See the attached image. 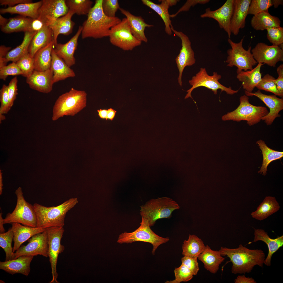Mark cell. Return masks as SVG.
Returning <instances> with one entry per match:
<instances>
[{
  "label": "cell",
  "instance_id": "cell-15",
  "mask_svg": "<svg viewBox=\"0 0 283 283\" xmlns=\"http://www.w3.org/2000/svg\"><path fill=\"white\" fill-rule=\"evenodd\" d=\"M171 29L172 31L180 38L181 41V48L175 59L179 71L178 82L181 86L182 75L184 69L187 66H192L195 64L196 59L194 52L191 47V42L187 36L181 31L175 30L173 27Z\"/></svg>",
  "mask_w": 283,
  "mask_h": 283
},
{
  "label": "cell",
  "instance_id": "cell-37",
  "mask_svg": "<svg viewBox=\"0 0 283 283\" xmlns=\"http://www.w3.org/2000/svg\"><path fill=\"white\" fill-rule=\"evenodd\" d=\"M206 246L202 240L194 235H189L188 239L182 244V254L184 256L198 257L203 252Z\"/></svg>",
  "mask_w": 283,
  "mask_h": 283
},
{
  "label": "cell",
  "instance_id": "cell-14",
  "mask_svg": "<svg viewBox=\"0 0 283 283\" xmlns=\"http://www.w3.org/2000/svg\"><path fill=\"white\" fill-rule=\"evenodd\" d=\"M28 243L20 246L14 253V259L22 256L37 255L48 257V245L47 230L37 234L28 240Z\"/></svg>",
  "mask_w": 283,
  "mask_h": 283
},
{
  "label": "cell",
  "instance_id": "cell-34",
  "mask_svg": "<svg viewBox=\"0 0 283 283\" xmlns=\"http://www.w3.org/2000/svg\"><path fill=\"white\" fill-rule=\"evenodd\" d=\"M34 19L20 16L9 18L7 24L1 27V30L6 33L24 31L33 32L32 24Z\"/></svg>",
  "mask_w": 283,
  "mask_h": 283
},
{
  "label": "cell",
  "instance_id": "cell-3",
  "mask_svg": "<svg viewBox=\"0 0 283 283\" xmlns=\"http://www.w3.org/2000/svg\"><path fill=\"white\" fill-rule=\"evenodd\" d=\"M76 198H71L57 206L47 207L35 203L33 205L37 219V227L45 229L63 227L67 213L78 203Z\"/></svg>",
  "mask_w": 283,
  "mask_h": 283
},
{
  "label": "cell",
  "instance_id": "cell-26",
  "mask_svg": "<svg viewBox=\"0 0 283 283\" xmlns=\"http://www.w3.org/2000/svg\"><path fill=\"white\" fill-rule=\"evenodd\" d=\"M119 9L127 19L131 32L134 36L142 42H147L148 40L145 35L144 30L146 28H150L154 25L146 23L140 16L134 15L128 11L121 8Z\"/></svg>",
  "mask_w": 283,
  "mask_h": 283
},
{
  "label": "cell",
  "instance_id": "cell-40",
  "mask_svg": "<svg viewBox=\"0 0 283 283\" xmlns=\"http://www.w3.org/2000/svg\"><path fill=\"white\" fill-rule=\"evenodd\" d=\"M69 10L78 15H88L92 8L93 2L90 0H67Z\"/></svg>",
  "mask_w": 283,
  "mask_h": 283
},
{
  "label": "cell",
  "instance_id": "cell-44",
  "mask_svg": "<svg viewBox=\"0 0 283 283\" xmlns=\"http://www.w3.org/2000/svg\"><path fill=\"white\" fill-rule=\"evenodd\" d=\"M273 6L272 0H252L250 4L248 14L256 15L260 13L268 11V9Z\"/></svg>",
  "mask_w": 283,
  "mask_h": 283
},
{
  "label": "cell",
  "instance_id": "cell-6",
  "mask_svg": "<svg viewBox=\"0 0 283 283\" xmlns=\"http://www.w3.org/2000/svg\"><path fill=\"white\" fill-rule=\"evenodd\" d=\"M140 207V214L147 220L150 227L158 219L170 218L174 210L180 208L176 202L167 197L151 199Z\"/></svg>",
  "mask_w": 283,
  "mask_h": 283
},
{
  "label": "cell",
  "instance_id": "cell-1",
  "mask_svg": "<svg viewBox=\"0 0 283 283\" xmlns=\"http://www.w3.org/2000/svg\"><path fill=\"white\" fill-rule=\"evenodd\" d=\"M219 251L221 256L229 258L232 264L231 272L235 274L249 273L256 265L262 267L265 259L262 250L250 249L242 244L236 248L221 247Z\"/></svg>",
  "mask_w": 283,
  "mask_h": 283
},
{
  "label": "cell",
  "instance_id": "cell-21",
  "mask_svg": "<svg viewBox=\"0 0 283 283\" xmlns=\"http://www.w3.org/2000/svg\"><path fill=\"white\" fill-rule=\"evenodd\" d=\"M82 30V26H79L75 34L68 42L64 44L58 43L54 49L56 54L70 67L75 63L74 54Z\"/></svg>",
  "mask_w": 283,
  "mask_h": 283
},
{
  "label": "cell",
  "instance_id": "cell-54",
  "mask_svg": "<svg viewBox=\"0 0 283 283\" xmlns=\"http://www.w3.org/2000/svg\"><path fill=\"white\" fill-rule=\"evenodd\" d=\"M11 48L4 45L0 47V69L6 65L7 63L5 57Z\"/></svg>",
  "mask_w": 283,
  "mask_h": 283
},
{
  "label": "cell",
  "instance_id": "cell-36",
  "mask_svg": "<svg viewBox=\"0 0 283 283\" xmlns=\"http://www.w3.org/2000/svg\"><path fill=\"white\" fill-rule=\"evenodd\" d=\"M53 47L52 42L36 52L33 57L35 70L43 71L51 67V52Z\"/></svg>",
  "mask_w": 283,
  "mask_h": 283
},
{
  "label": "cell",
  "instance_id": "cell-42",
  "mask_svg": "<svg viewBox=\"0 0 283 283\" xmlns=\"http://www.w3.org/2000/svg\"><path fill=\"white\" fill-rule=\"evenodd\" d=\"M23 73L22 75L27 78L35 70L33 57L29 52L26 53L16 62Z\"/></svg>",
  "mask_w": 283,
  "mask_h": 283
},
{
  "label": "cell",
  "instance_id": "cell-57",
  "mask_svg": "<svg viewBox=\"0 0 283 283\" xmlns=\"http://www.w3.org/2000/svg\"><path fill=\"white\" fill-rule=\"evenodd\" d=\"M116 111L112 108L108 109L107 110V114L106 120L107 119L112 120L114 118Z\"/></svg>",
  "mask_w": 283,
  "mask_h": 283
},
{
  "label": "cell",
  "instance_id": "cell-35",
  "mask_svg": "<svg viewBox=\"0 0 283 283\" xmlns=\"http://www.w3.org/2000/svg\"><path fill=\"white\" fill-rule=\"evenodd\" d=\"M281 21L279 19L271 15L268 11L263 12L254 15L251 21V24L253 28L257 30L263 31L280 26Z\"/></svg>",
  "mask_w": 283,
  "mask_h": 283
},
{
  "label": "cell",
  "instance_id": "cell-58",
  "mask_svg": "<svg viewBox=\"0 0 283 283\" xmlns=\"http://www.w3.org/2000/svg\"><path fill=\"white\" fill-rule=\"evenodd\" d=\"M97 112L99 116L101 118L106 119L107 114V110L100 109L97 110Z\"/></svg>",
  "mask_w": 283,
  "mask_h": 283
},
{
  "label": "cell",
  "instance_id": "cell-39",
  "mask_svg": "<svg viewBox=\"0 0 283 283\" xmlns=\"http://www.w3.org/2000/svg\"><path fill=\"white\" fill-rule=\"evenodd\" d=\"M259 148L261 150L263 157L262 165L258 173L260 172L265 175L267 171V168L270 163L272 161L280 159L283 157V152L275 150L268 147L265 142L260 140L257 141Z\"/></svg>",
  "mask_w": 283,
  "mask_h": 283
},
{
  "label": "cell",
  "instance_id": "cell-16",
  "mask_svg": "<svg viewBox=\"0 0 283 283\" xmlns=\"http://www.w3.org/2000/svg\"><path fill=\"white\" fill-rule=\"evenodd\" d=\"M251 52L257 63L275 67L278 62L283 61V49L279 46L259 42L251 49Z\"/></svg>",
  "mask_w": 283,
  "mask_h": 283
},
{
  "label": "cell",
  "instance_id": "cell-50",
  "mask_svg": "<svg viewBox=\"0 0 283 283\" xmlns=\"http://www.w3.org/2000/svg\"><path fill=\"white\" fill-rule=\"evenodd\" d=\"M197 259V257L184 256L181 259L182 264L188 268L193 275H196L199 270Z\"/></svg>",
  "mask_w": 283,
  "mask_h": 283
},
{
  "label": "cell",
  "instance_id": "cell-28",
  "mask_svg": "<svg viewBox=\"0 0 283 283\" xmlns=\"http://www.w3.org/2000/svg\"><path fill=\"white\" fill-rule=\"evenodd\" d=\"M264 64L259 63L252 70L237 72V78L242 83L243 88L245 91L252 92L254 88L260 82L262 78L260 68Z\"/></svg>",
  "mask_w": 283,
  "mask_h": 283
},
{
  "label": "cell",
  "instance_id": "cell-62",
  "mask_svg": "<svg viewBox=\"0 0 283 283\" xmlns=\"http://www.w3.org/2000/svg\"><path fill=\"white\" fill-rule=\"evenodd\" d=\"M2 178V174L0 170V195H1L2 193L3 189V183Z\"/></svg>",
  "mask_w": 283,
  "mask_h": 283
},
{
  "label": "cell",
  "instance_id": "cell-41",
  "mask_svg": "<svg viewBox=\"0 0 283 283\" xmlns=\"http://www.w3.org/2000/svg\"><path fill=\"white\" fill-rule=\"evenodd\" d=\"M14 234L11 228L4 233H0V246L4 251L6 254V260L8 261L14 259V253L12 247V243Z\"/></svg>",
  "mask_w": 283,
  "mask_h": 283
},
{
  "label": "cell",
  "instance_id": "cell-2",
  "mask_svg": "<svg viewBox=\"0 0 283 283\" xmlns=\"http://www.w3.org/2000/svg\"><path fill=\"white\" fill-rule=\"evenodd\" d=\"M102 0H96L82 25L81 33L83 39H95L108 37L111 28L121 22L119 18L109 17L104 13L102 8Z\"/></svg>",
  "mask_w": 283,
  "mask_h": 283
},
{
  "label": "cell",
  "instance_id": "cell-55",
  "mask_svg": "<svg viewBox=\"0 0 283 283\" xmlns=\"http://www.w3.org/2000/svg\"><path fill=\"white\" fill-rule=\"evenodd\" d=\"M30 0H0L1 5L8 6V7L14 6L17 5L32 2Z\"/></svg>",
  "mask_w": 283,
  "mask_h": 283
},
{
  "label": "cell",
  "instance_id": "cell-13",
  "mask_svg": "<svg viewBox=\"0 0 283 283\" xmlns=\"http://www.w3.org/2000/svg\"><path fill=\"white\" fill-rule=\"evenodd\" d=\"M37 19L50 26L58 18L66 15L69 9L65 0H43Z\"/></svg>",
  "mask_w": 283,
  "mask_h": 283
},
{
  "label": "cell",
  "instance_id": "cell-29",
  "mask_svg": "<svg viewBox=\"0 0 283 283\" xmlns=\"http://www.w3.org/2000/svg\"><path fill=\"white\" fill-rule=\"evenodd\" d=\"M74 14L73 11L69 10L66 15L58 18L50 26L53 32L54 47L58 44L57 38L59 34L68 35L72 32L75 23L72 20V18Z\"/></svg>",
  "mask_w": 283,
  "mask_h": 283
},
{
  "label": "cell",
  "instance_id": "cell-27",
  "mask_svg": "<svg viewBox=\"0 0 283 283\" xmlns=\"http://www.w3.org/2000/svg\"><path fill=\"white\" fill-rule=\"evenodd\" d=\"M53 34L51 28L44 25L34 35L29 45L28 52L33 57L36 52L52 42Z\"/></svg>",
  "mask_w": 283,
  "mask_h": 283
},
{
  "label": "cell",
  "instance_id": "cell-8",
  "mask_svg": "<svg viewBox=\"0 0 283 283\" xmlns=\"http://www.w3.org/2000/svg\"><path fill=\"white\" fill-rule=\"evenodd\" d=\"M140 224V226L133 232L129 233L125 232L121 233L119 236L117 242L122 244L142 241L150 243L153 246L152 253L154 255L160 245L168 242L170 240L168 237L163 238L154 233L146 219L142 217Z\"/></svg>",
  "mask_w": 283,
  "mask_h": 283
},
{
  "label": "cell",
  "instance_id": "cell-4",
  "mask_svg": "<svg viewBox=\"0 0 283 283\" xmlns=\"http://www.w3.org/2000/svg\"><path fill=\"white\" fill-rule=\"evenodd\" d=\"M87 95L85 91L72 88L60 96L53 107L52 121L65 116H73L79 112L86 106Z\"/></svg>",
  "mask_w": 283,
  "mask_h": 283
},
{
  "label": "cell",
  "instance_id": "cell-47",
  "mask_svg": "<svg viewBox=\"0 0 283 283\" xmlns=\"http://www.w3.org/2000/svg\"><path fill=\"white\" fill-rule=\"evenodd\" d=\"M102 8L105 14L111 18L116 17V13L120 8L118 0H102Z\"/></svg>",
  "mask_w": 283,
  "mask_h": 283
},
{
  "label": "cell",
  "instance_id": "cell-32",
  "mask_svg": "<svg viewBox=\"0 0 283 283\" xmlns=\"http://www.w3.org/2000/svg\"><path fill=\"white\" fill-rule=\"evenodd\" d=\"M42 3V1H41L35 3L19 4L14 6L1 9L0 12L1 14L7 13L18 14L24 17L36 19L38 18V10Z\"/></svg>",
  "mask_w": 283,
  "mask_h": 283
},
{
  "label": "cell",
  "instance_id": "cell-31",
  "mask_svg": "<svg viewBox=\"0 0 283 283\" xmlns=\"http://www.w3.org/2000/svg\"><path fill=\"white\" fill-rule=\"evenodd\" d=\"M197 258L203 263L205 268L213 274L217 272L220 265L225 259L219 251L212 250L208 245Z\"/></svg>",
  "mask_w": 283,
  "mask_h": 283
},
{
  "label": "cell",
  "instance_id": "cell-60",
  "mask_svg": "<svg viewBox=\"0 0 283 283\" xmlns=\"http://www.w3.org/2000/svg\"><path fill=\"white\" fill-rule=\"evenodd\" d=\"M8 19L3 17L0 15V25L1 27L5 26L8 22Z\"/></svg>",
  "mask_w": 283,
  "mask_h": 283
},
{
  "label": "cell",
  "instance_id": "cell-10",
  "mask_svg": "<svg viewBox=\"0 0 283 283\" xmlns=\"http://www.w3.org/2000/svg\"><path fill=\"white\" fill-rule=\"evenodd\" d=\"M221 78V75L216 72H214L213 75L210 76L208 74L205 68H201L195 75L193 76L192 79L189 81V84L192 87L187 91V93L184 98L187 99L190 97L193 99L192 92L195 89L200 86H204L211 90L215 95L217 94L219 89H220L221 92L225 91L227 94L231 95L238 92L239 90H234L230 86L227 87L221 84L219 80Z\"/></svg>",
  "mask_w": 283,
  "mask_h": 283
},
{
  "label": "cell",
  "instance_id": "cell-30",
  "mask_svg": "<svg viewBox=\"0 0 283 283\" xmlns=\"http://www.w3.org/2000/svg\"><path fill=\"white\" fill-rule=\"evenodd\" d=\"M51 66L53 73V83L69 77H74L75 74L63 60L55 52L54 49L51 52Z\"/></svg>",
  "mask_w": 283,
  "mask_h": 283
},
{
  "label": "cell",
  "instance_id": "cell-49",
  "mask_svg": "<svg viewBox=\"0 0 283 283\" xmlns=\"http://www.w3.org/2000/svg\"><path fill=\"white\" fill-rule=\"evenodd\" d=\"M0 114L7 113L11 109L9 106L8 86L3 84L0 90Z\"/></svg>",
  "mask_w": 283,
  "mask_h": 283
},
{
  "label": "cell",
  "instance_id": "cell-9",
  "mask_svg": "<svg viewBox=\"0 0 283 283\" xmlns=\"http://www.w3.org/2000/svg\"><path fill=\"white\" fill-rule=\"evenodd\" d=\"M244 37L238 43L235 42L230 38L228 39L231 48L227 51L228 56L226 62L228 67H236L237 68L236 72L252 70L253 66L257 63L251 52V46H249L247 50L243 46Z\"/></svg>",
  "mask_w": 283,
  "mask_h": 283
},
{
  "label": "cell",
  "instance_id": "cell-45",
  "mask_svg": "<svg viewBox=\"0 0 283 283\" xmlns=\"http://www.w3.org/2000/svg\"><path fill=\"white\" fill-rule=\"evenodd\" d=\"M175 279L170 281H167L166 283H180L182 282H187L191 280L193 275L189 269L182 264L179 267L176 268L174 270Z\"/></svg>",
  "mask_w": 283,
  "mask_h": 283
},
{
  "label": "cell",
  "instance_id": "cell-25",
  "mask_svg": "<svg viewBox=\"0 0 283 283\" xmlns=\"http://www.w3.org/2000/svg\"><path fill=\"white\" fill-rule=\"evenodd\" d=\"M179 1L178 0H162L161 3L156 4L149 0H142V3L151 8L161 17L165 25V31L168 35L172 34L171 28L173 27L170 19L168 9L170 6L175 5Z\"/></svg>",
  "mask_w": 283,
  "mask_h": 283
},
{
  "label": "cell",
  "instance_id": "cell-22",
  "mask_svg": "<svg viewBox=\"0 0 283 283\" xmlns=\"http://www.w3.org/2000/svg\"><path fill=\"white\" fill-rule=\"evenodd\" d=\"M33 256H22L4 262H0V269L12 275L19 273L27 276L30 271V264Z\"/></svg>",
  "mask_w": 283,
  "mask_h": 283
},
{
  "label": "cell",
  "instance_id": "cell-61",
  "mask_svg": "<svg viewBox=\"0 0 283 283\" xmlns=\"http://www.w3.org/2000/svg\"><path fill=\"white\" fill-rule=\"evenodd\" d=\"M273 5L274 8H276L278 7L280 5L282 4L283 1L282 0H272Z\"/></svg>",
  "mask_w": 283,
  "mask_h": 283
},
{
  "label": "cell",
  "instance_id": "cell-64",
  "mask_svg": "<svg viewBox=\"0 0 283 283\" xmlns=\"http://www.w3.org/2000/svg\"><path fill=\"white\" fill-rule=\"evenodd\" d=\"M5 282L4 281H3L2 280H0V283H5Z\"/></svg>",
  "mask_w": 283,
  "mask_h": 283
},
{
  "label": "cell",
  "instance_id": "cell-7",
  "mask_svg": "<svg viewBox=\"0 0 283 283\" xmlns=\"http://www.w3.org/2000/svg\"><path fill=\"white\" fill-rule=\"evenodd\" d=\"M17 198L15 207L11 213H8L4 219V224L17 223L30 227H36L37 219L33 205L27 202L23 196L21 188L15 191Z\"/></svg>",
  "mask_w": 283,
  "mask_h": 283
},
{
  "label": "cell",
  "instance_id": "cell-48",
  "mask_svg": "<svg viewBox=\"0 0 283 283\" xmlns=\"http://www.w3.org/2000/svg\"><path fill=\"white\" fill-rule=\"evenodd\" d=\"M22 74L15 62H12L0 69V79L4 80H5L9 75H22Z\"/></svg>",
  "mask_w": 283,
  "mask_h": 283
},
{
  "label": "cell",
  "instance_id": "cell-18",
  "mask_svg": "<svg viewBox=\"0 0 283 283\" xmlns=\"http://www.w3.org/2000/svg\"><path fill=\"white\" fill-rule=\"evenodd\" d=\"M248 96H255L262 101L269 108L270 111L265 116L263 117L261 120L264 121L267 125H271L277 117L281 115L279 112L283 109V99L277 97L275 95H268L262 93L260 90L254 92L250 93L245 91Z\"/></svg>",
  "mask_w": 283,
  "mask_h": 283
},
{
  "label": "cell",
  "instance_id": "cell-33",
  "mask_svg": "<svg viewBox=\"0 0 283 283\" xmlns=\"http://www.w3.org/2000/svg\"><path fill=\"white\" fill-rule=\"evenodd\" d=\"M280 208V206L275 197L266 196L256 210L251 214L253 218L262 221L277 211Z\"/></svg>",
  "mask_w": 283,
  "mask_h": 283
},
{
  "label": "cell",
  "instance_id": "cell-56",
  "mask_svg": "<svg viewBox=\"0 0 283 283\" xmlns=\"http://www.w3.org/2000/svg\"><path fill=\"white\" fill-rule=\"evenodd\" d=\"M235 283H256L252 277H247L244 275H238L234 281Z\"/></svg>",
  "mask_w": 283,
  "mask_h": 283
},
{
  "label": "cell",
  "instance_id": "cell-43",
  "mask_svg": "<svg viewBox=\"0 0 283 283\" xmlns=\"http://www.w3.org/2000/svg\"><path fill=\"white\" fill-rule=\"evenodd\" d=\"M275 78L269 74H266L262 78L260 82L256 87L259 90H264L272 92L276 96L282 97L283 95L278 90L276 85L273 81Z\"/></svg>",
  "mask_w": 283,
  "mask_h": 283
},
{
  "label": "cell",
  "instance_id": "cell-19",
  "mask_svg": "<svg viewBox=\"0 0 283 283\" xmlns=\"http://www.w3.org/2000/svg\"><path fill=\"white\" fill-rule=\"evenodd\" d=\"M53 77V71L51 67L43 71L34 70L30 76L26 78V81L31 89L41 92L48 93L52 89Z\"/></svg>",
  "mask_w": 283,
  "mask_h": 283
},
{
  "label": "cell",
  "instance_id": "cell-23",
  "mask_svg": "<svg viewBox=\"0 0 283 283\" xmlns=\"http://www.w3.org/2000/svg\"><path fill=\"white\" fill-rule=\"evenodd\" d=\"M254 237L253 240L249 242L248 244L258 241H262L267 245L268 249V255L265 259L264 264L266 265H271V260L273 254L283 245V236H278L275 239H272L268 236V233L264 230L254 229Z\"/></svg>",
  "mask_w": 283,
  "mask_h": 283
},
{
  "label": "cell",
  "instance_id": "cell-63",
  "mask_svg": "<svg viewBox=\"0 0 283 283\" xmlns=\"http://www.w3.org/2000/svg\"><path fill=\"white\" fill-rule=\"evenodd\" d=\"M6 119L5 116L3 114H0V123H1L2 121Z\"/></svg>",
  "mask_w": 283,
  "mask_h": 283
},
{
  "label": "cell",
  "instance_id": "cell-12",
  "mask_svg": "<svg viewBox=\"0 0 283 283\" xmlns=\"http://www.w3.org/2000/svg\"><path fill=\"white\" fill-rule=\"evenodd\" d=\"M48 245V257L52 270V279L50 283H59L56 266L58 255L63 252L64 247L61 244L64 230L63 227H55L46 228Z\"/></svg>",
  "mask_w": 283,
  "mask_h": 283
},
{
  "label": "cell",
  "instance_id": "cell-52",
  "mask_svg": "<svg viewBox=\"0 0 283 283\" xmlns=\"http://www.w3.org/2000/svg\"><path fill=\"white\" fill-rule=\"evenodd\" d=\"M210 1L209 0H188L175 14L170 15V17H175L181 12L188 11L191 7H194L198 4H205Z\"/></svg>",
  "mask_w": 283,
  "mask_h": 283
},
{
  "label": "cell",
  "instance_id": "cell-20",
  "mask_svg": "<svg viewBox=\"0 0 283 283\" xmlns=\"http://www.w3.org/2000/svg\"><path fill=\"white\" fill-rule=\"evenodd\" d=\"M251 0H234L233 9L230 23L231 33L236 35L240 29L244 28L248 14Z\"/></svg>",
  "mask_w": 283,
  "mask_h": 283
},
{
  "label": "cell",
  "instance_id": "cell-46",
  "mask_svg": "<svg viewBox=\"0 0 283 283\" xmlns=\"http://www.w3.org/2000/svg\"><path fill=\"white\" fill-rule=\"evenodd\" d=\"M267 37L272 45L280 46L283 44V28L280 26L266 30Z\"/></svg>",
  "mask_w": 283,
  "mask_h": 283
},
{
  "label": "cell",
  "instance_id": "cell-5",
  "mask_svg": "<svg viewBox=\"0 0 283 283\" xmlns=\"http://www.w3.org/2000/svg\"><path fill=\"white\" fill-rule=\"evenodd\" d=\"M240 102L239 105L235 110L222 117L223 121H246L249 126H252L260 122L262 117L269 112L265 107L250 104L248 96L246 95L240 97Z\"/></svg>",
  "mask_w": 283,
  "mask_h": 283
},
{
  "label": "cell",
  "instance_id": "cell-17",
  "mask_svg": "<svg viewBox=\"0 0 283 283\" xmlns=\"http://www.w3.org/2000/svg\"><path fill=\"white\" fill-rule=\"evenodd\" d=\"M234 0H227L221 7L216 10H212L210 8L205 9V12L201 14L202 18H213L218 22L221 29H223L230 38L231 32L230 23L233 9Z\"/></svg>",
  "mask_w": 283,
  "mask_h": 283
},
{
  "label": "cell",
  "instance_id": "cell-53",
  "mask_svg": "<svg viewBox=\"0 0 283 283\" xmlns=\"http://www.w3.org/2000/svg\"><path fill=\"white\" fill-rule=\"evenodd\" d=\"M277 71L278 75L277 78L273 80L276 85L279 92L283 95V64H281L277 68Z\"/></svg>",
  "mask_w": 283,
  "mask_h": 283
},
{
  "label": "cell",
  "instance_id": "cell-24",
  "mask_svg": "<svg viewBox=\"0 0 283 283\" xmlns=\"http://www.w3.org/2000/svg\"><path fill=\"white\" fill-rule=\"evenodd\" d=\"M13 234L14 245L13 251L17 250L24 242L34 235L43 232L46 229L41 227H32L22 225L17 223H11Z\"/></svg>",
  "mask_w": 283,
  "mask_h": 283
},
{
  "label": "cell",
  "instance_id": "cell-38",
  "mask_svg": "<svg viewBox=\"0 0 283 283\" xmlns=\"http://www.w3.org/2000/svg\"><path fill=\"white\" fill-rule=\"evenodd\" d=\"M37 32H25L23 40L21 44L15 48L9 51L7 53L5 57L7 62L9 61L16 62L25 54L29 52V47L31 40Z\"/></svg>",
  "mask_w": 283,
  "mask_h": 283
},
{
  "label": "cell",
  "instance_id": "cell-51",
  "mask_svg": "<svg viewBox=\"0 0 283 283\" xmlns=\"http://www.w3.org/2000/svg\"><path fill=\"white\" fill-rule=\"evenodd\" d=\"M18 80L17 77L12 78L8 86V92L9 97V106L11 108L18 94L17 83Z\"/></svg>",
  "mask_w": 283,
  "mask_h": 283
},
{
  "label": "cell",
  "instance_id": "cell-11",
  "mask_svg": "<svg viewBox=\"0 0 283 283\" xmlns=\"http://www.w3.org/2000/svg\"><path fill=\"white\" fill-rule=\"evenodd\" d=\"M108 37L111 43L125 50H132L142 42L132 34L126 18L111 28Z\"/></svg>",
  "mask_w": 283,
  "mask_h": 283
},
{
  "label": "cell",
  "instance_id": "cell-59",
  "mask_svg": "<svg viewBox=\"0 0 283 283\" xmlns=\"http://www.w3.org/2000/svg\"><path fill=\"white\" fill-rule=\"evenodd\" d=\"M4 219L2 217V213H0V233L5 232V230L3 226Z\"/></svg>",
  "mask_w": 283,
  "mask_h": 283
}]
</instances>
